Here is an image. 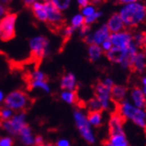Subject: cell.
<instances>
[{"label":"cell","mask_w":146,"mask_h":146,"mask_svg":"<svg viewBox=\"0 0 146 146\" xmlns=\"http://www.w3.org/2000/svg\"><path fill=\"white\" fill-rule=\"evenodd\" d=\"M6 14H7V8L5 6L0 5V16H2V15L5 16Z\"/></svg>","instance_id":"60d3db41"},{"label":"cell","mask_w":146,"mask_h":146,"mask_svg":"<svg viewBox=\"0 0 146 146\" xmlns=\"http://www.w3.org/2000/svg\"><path fill=\"white\" fill-rule=\"evenodd\" d=\"M44 146H45V145H44Z\"/></svg>","instance_id":"681fc988"},{"label":"cell","mask_w":146,"mask_h":146,"mask_svg":"<svg viewBox=\"0 0 146 146\" xmlns=\"http://www.w3.org/2000/svg\"><path fill=\"white\" fill-rule=\"evenodd\" d=\"M124 121L125 119L118 112H113L109 119V132L110 135L124 133Z\"/></svg>","instance_id":"4fadbf2b"},{"label":"cell","mask_w":146,"mask_h":146,"mask_svg":"<svg viewBox=\"0 0 146 146\" xmlns=\"http://www.w3.org/2000/svg\"><path fill=\"white\" fill-rule=\"evenodd\" d=\"M106 26L108 28L109 31L111 33H117L126 30V27L124 25L123 21L119 14V13H112L110 18L108 19Z\"/></svg>","instance_id":"9a60e30c"},{"label":"cell","mask_w":146,"mask_h":146,"mask_svg":"<svg viewBox=\"0 0 146 146\" xmlns=\"http://www.w3.org/2000/svg\"><path fill=\"white\" fill-rule=\"evenodd\" d=\"M0 146H13V140L10 137H3L0 139Z\"/></svg>","instance_id":"e575fe53"},{"label":"cell","mask_w":146,"mask_h":146,"mask_svg":"<svg viewBox=\"0 0 146 146\" xmlns=\"http://www.w3.org/2000/svg\"><path fill=\"white\" fill-rule=\"evenodd\" d=\"M62 99L70 104H76L78 101V96L76 91H63L61 94Z\"/></svg>","instance_id":"cb8c5ba5"},{"label":"cell","mask_w":146,"mask_h":146,"mask_svg":"<svg viewBox=\"0 0 146 146\" xmlns=\"http://www.w3.org/2000/svg\"><path fill=\"white\" fill-rule=\"evenodd\" d=\"M87 120H88L91 127H98L103 123V115L102 111H89L86 116Z\"/></svg>","instance_id":"603a6c76"},{"label":"cell","mask_w":146,"mask_h":146,"mask_svg":"<svg viewBox=\"0 0 146 146\" xmlns=\"http://www.w3.org/2000/svg\"><path fill=\"white\" fill-rule=\"evenodd\" d=\"M109 38L113 47L127 48L133 44V33L128 30H124L117 33H111Z\"/></svg>","instance_id":"ba28073f"},{"label":"cell","mask_w":146,"mask_h":146,"mask_svg":"<svg viewBox=\"0 0 146 146\" xmlns=\"http://www.w3.org/2000/svg\"><path fill=\"white\" fill-rule=\"evenodd\" d=\"M135 72L143 73L146 70V52L139 51L133 58L132 69Z\"/></svg>","instance_id":"2e32d148"},{"label":"cell","mask_w":146,"mask_h":146,"mask_svg":"<svg viewBox=\"0 0 146 146\" xmlns=\"http://www.w3.org/2000/svg\"><path fill=\"white\" fill-rule=\"evenodd\" d=\"M54 4H55V5H56V7L58 9H59L61 12L62 11V10H65V9H67L68 7H69V5H70V1H54Z\"/></svg>","instance_id":"d6a6232c"},{"label":"cell","mask_w":146,"mask_h":146,"mask_svg":"<svg viewBox=\"0 0 146 146\" xmlns=\"http://www.w3.org/2000/svg\"><path fill=\"white\" fill-rule=\"evenodd\" d=\"M111 88L105 86L103 82L100 81L94 87V94L96 98L99 101L101 108L104 111H108L111 109L113 101L111 99Z\"/></svg>","instance_id":"52a82bcc"},{"label":"cell","mask_w":146,"mask_h":146,"mask_svg":"<svg viewBox=\"0 0 146 146\" xmlns=\"http://www.w3.org/2000/svg\"><path fill=\"white\" fill-rule=\"evenodd\" d=\"M143 47L146 48V31L143 32Z\"/></svg>","instance_id":"7bdbcfd3"},{"label":"cell","mask_w":146,"mask_h":146,"mask_svg":"<svg viewBox=\"0 0 146 146\" xmlns=\"http://www.w3.org/2000/svg\"><path fill=\"white\" fill-rule=\"evenodd\" d=\"M45 146H55V144H54L52 143H48L45 144Z\"/></svg>","instance_id":"f6af8a7d"},{"label":"cell","mask_w":146,"mask_h":146,"mask_svg":"<svg viewBox=\"0 0 146 146\" xmlns=\"http://www.w3.org/2000/svg\"><path fill=\"white\" fill-rule=\"evenodd\" d=\"M90 30H91V27L89 25L85 24V25H83L81 28H80V34H81L82 36H84V38H85L86 36H87L89 34Z\"/></svg>","instance_id":"8d00e7d4"},{"label":"cell","mask_w":146,"mask_h":146,"mask_svg":"<svg viewBox=\"0 0 146 146\" xmlns=\"http://www.w3.org/2000/svg\"><path fill=\"white\" fill-rule=\"evenodd\" d=\"M102 82H103L105 86H107L108 87H111V88H112V86H114V82L111 78H105Z\"/></svg>","instance_id":"74e56055"},{"label":"cell","mask_w":146,"mask_h":146,"mask_svg":"<svg viewBox=\"0 0 146 146\" xmlns=\"http://www.w3.org/2000/svg\"><path fill=\"white\" fill-rule=\"evenodd\" d=\"M33 87H40V88L49 91V87L47 86V83L46 82H41V81H30V89L33 88Z\"/></svg>","instance_id":"4dcf8cb0"},{"label":"cell","mask_w":146,"mask_h":146,"mask_svg":"<svg viewBox=\"0 0 146 146\" xmlns=\"http://www.w3.org/2000/svg\"><path fill=\"white\" fill-rule=\"evenodd\" d=\"M19 135L21 136V140L25 145H31L34 143V138L32 136V131L31 127L27 123L21 127Z\"/></svg>","instance_id":"44dd1931"},{"label":"cell","mask_w":146,"mask_h":146,"mask_svg":"<svg viewBox=\"0 0 146 146\" xmlns=\"http://www.w3.org/2000/svg\"><path fill=\"white\" fill-rule=\"evenodd\" d=\"M130 103L137 108L145 109L146 108V96L140 87H134L129 93Z\"/></svg>","instance_id":"5bb4252c"},{"label":"cell","mask_w":146,"mask_h":146,"mask_svg":"<svg viewBox=\"0 0 146 146\" xmlns=\"http://www.w3.org/2000/svg\"><path fill=\"white\" fill-rule=\"evenodd\" d=\"M142 90H143V94H144V96H146V87H145V86H143V88H142Z\"/></svg>","instance_id":"bcb514c9"},{"label":"cell","mask_w":146,"mask_h":146,"mask_svg":"<svg viewBox=\"0 0 146 146\" xmlns=\"http://www.w3.org/2000/svg\"><path fill=\"white\" fill-rule=\"evenodd\" d=\"M16 13H7L0 21V39L9 41L15 36Z\"/></svg>","instance_id":"8992f818"},{"label":"cell","mask_w":146,"mask_h":146,"mask_svg":"<svg viewBox=\"0 0 146 146\" xmlns=\"http://www.w3.org/2000/svg\"><path fill=\"white\" fill-rule=\"evenodd\" d=\"M3 100V93L0 91V102Z\"/></svg>","instance_id":"7dc6e473"},{"label":"cell","mask_w":146,"mask_h":146,"mask_svg":"<svg viewBox=\"0 0 146 146\" xmlns=\"http://www.w3.org/2000/svg\"><path fill=\"white\" fill-rule=\"evenodd\" d=\"M34 144L35 146H44V139L40 135H36L34 138Z\"/></svg>","instance_id":"d590c367"},{"label":"cell","mask_w":146,"mask_h":146,"mask_svg":"<svg viewBox=\"0 0 146 146\" xmlns=\"http://www.w3.org/2000/svg\"><path fill=\"white\" fill-rule=\"evenodd\" d=\"M139 51L140 49L132 44L127 48L112 47L107 53H105V55L110 62L119 64L123 69L127 70L132 69L133 58Z\"/></svg>","instance_id":"7a4b0ae2"},{"label":"cell","mask_w":146,"mask_h":146,"mask_svg":"<svg viewBox=\"0 0 146 146\" xmlns=\"http://www.w3.org/2000/svg\"><path fill=\"white\" fill-rule=\"evenodd\" d=\"M96 11L97 10L96 8V6L92 4H89L88 5H86V7H84V8L81 9V14L85 18H86V17L91 16L92 14H94Z\"/></svg>","instance_id":"f1b7e54d"},{"label":"cell","mask_w":146,"mask_h":146,"mask_svg":"<svg viewBox=\"0 0 146 146\" xmlns=\"http://www.w3.org/2000/svg\"><path fill=\"white\" fill-rule=\"evenodd\" d=\"M107 145L109 146H130L125 133L110 135Z\"/></svg>","instance_id":"ffe728a7"},{"label":"cell","mask_w":146,"mask_h":146,"mask_svg":"<svg viewBox=\"0 0 146 146\" xmlns=\"http://www.w3.org/2000/svg\"><path fill=\"white\" fill-rule=\"evenodd\" d=\"M102 47V49H103L104 53H107L108 51L111 50L113 46H112V44L111 42V40H110V38H108L107 40H105L102 45L100 46Z\"/></svg>","instance_id":"836d02e7"},{"label":"cell","mask_w":146,"mask_h":146,"mask_svg":"<svg viewBox=\"0 0 146 146\" xmlns=\"http://www.w3.org/2000/svg\"><path fill=\"white\" fill-rule=\"evenodd\" d=\"M48 39L45 36H36L31 40L30 45L31 49V56L34 59L41 60L46 53V47L48 46Z\"/></svg>","instance_id":"9c48e42d"},{"label":"cell","mask_w":146,"mask_h":146,"mask_svg":"<svg viewBox=\"0 0 146 146\" xmlns=\"http://www.w3.org/2000/svg\"><path fill=\"white\" fill-rule=\"evenodd\" d=\"M78 4L79 5V8L82 9V8H84V7H86V5H88L90 3H89V1H87V0H78Z\"/></svg>","instance_id":"ab89813d"},{"label":"cell","mask_w":146,"mask_h":146,"mask_svg":"<svg viewBox=\"0 0 146 146\" xmlns=\"http://www.w3.org/2000/svg\"><path fill=\"white\" fill-rule=\"evenodd\" d=\"M142 85H143V86L146 87V76L143 77V78H142Z\"/></svg>","instance_id":"ee69618b"},{"label":"cell","mask_w":146,"mask_h":146,"mask_svg":"<svg viewBox=\"0 0 146 146\" xmlns=\"http://www.w3.org/2000/svg\"><path fill=\"white\" fill-rule=\"evenodd\" d=\"M74 31H75V30L71 26H68V27L65 28L64 36H63V38H64V43H66V41L69 40L71 38V36H72L73 33H74Z\"/></svg>","instance_id":"1f68e13d"},{"label":"cell","mask_w":146,"mask_h":146,"mask_svg":"<svg viewBox=\"0 0 146 146\" xmlns=\"http://www.w3.org/2000/svg\"><path fill=\"white\" fill-rule=\"evenodd\" d=\"M44 4L46 11L47 13L48 21L47 23L53 24V25H58L62 23L63 21V17L62 12L57 8L54 1H46Z\"/></svg>","instance_id":"7c38bea8"},{"label":"cell","mask_w":146,"mask_h":146,"mask_svg":"<svg viewBox=\"0 0 146 146\" xmlns=\"http://www.w3.org/2000/svg\"><path fill=\"white\" fill-rule=\"evenodd\" d=\"M106 146H109V145H107V144H106Z\"/></svg>","instance_id":"c3c4849f"},{"label":"cell","mask_w":146,"mask_h":146,"mask_svg":"<svg viewBox=\"0 0 146 146\" xmlns=\"http://www.w3.org/2000/svg\"><path fill=\"white\" fill-rule=\"evenodd\" d=\"M87 105H88L89 111H102L101 104L96 97L90 99L87 103Z\"/></svg>","instance_id":"83f0119b"},{"label":"cell","mask_w":146,"mask_h":146,"mask_svg":"<svg viewBox=\"0 0 146 146\" xmlns=\"http://www.w3.org/2000/svg\"><path fill=\"white\" fill-rule=\"evenodd\" d=\"M133 44L139 49L143 47V32L136 31L133 33Z\"/></svg>","instance_id":"484cf974"},{"label":"cell","mask_w":146,"mask_h":146,"mask_svg":"<svg viewBox=\"0 0 146 146\" xmlns=\"http://www.w3.org/2000/svg\"><path fill=\"white\" fill-rule=\"evenodd\" d=\"M35 3V1H32V0H27V1H24V5L27 6V7H31L33 5V4Z\"/></svg>","instance_id":"b9f144b4"},{"label":"cell","mask_w":146,"mask_h":146,"mask_svg":"<svg viewBox=\"0 0 146 146\" xmlns=\"http://www.w3.org/2000/svg\"><path fill=\"white\" fill-rule=\"evenodd\" d=\"M111 99L115 103L120 104L121 102L125 101L127 96V88L122 85H114L111 88Z\"/></svg>","instance_id":"e0dca14e"},{"label":"cell","mask_w":146,"mask_h":146,"mask_svg":"<svg viewBox=\"0 0 146 146\" xmlns=\"http://www.w3.org/2000/svg\"><path fill=\"white\" fill-rule=\"evenodd\" d=\"M87 53H88V59L91 62H96L103 55L104 51L100 46L89 45L88 49H87Z\"/></svg>","instance_id":"7402d4cb"},{"label":"cell","mask_w":146,"mask_h":146,"mask_svg":"<svg viewBox=\"0 0 146 146\" xmlns=\"http://www.w3.org/2000/svg\"><path fill=\"white\" fill-rule=\"evenodd\" d=\"M0 21H1V20H0Z\"/></svg>","instance_id":"f907efd6"},{"label":"cell","mask_w":146,"mask_h":146,"mask_svg":"<svg viewBox=\"0 0 146 146\" xmlns=\"http://www.w3.org/2000/svg\"><path fill=\"white\" fill-rule=\"evenodd\" d=\"M124 119L132 121L135 126L146 129V111L143 109L137 108L130 103V101L125 100L119 104V111Z\"/></svg>","instance_id":"3957f363"},{"label":"cell","mask_w":146,"mask_h":146,"mask_svg":"<svg viewBox=\"0 0 146 146\" xmlns=\"http://www.w3.org/2000/svg\"><path fill=\"white\" fill-rule=\"evenodd\" d=\"M55 146H70V142L66 139H61L55 143Z\"/></svg>","instance_id":"f35d334b"},{"label":"cell","mask_w":146,"mask_h":146,"mask_svg":"<svg viewBox=\"0 0 146 146\" xmlns=\"http://www.w3.org/2000/svg\"><path fill=\"white\" fill-rule=\"evenodd\" d=\"M74 119L76 127L79 131V134L83 137V139L88 143H94L96 142V136L92 130V127L87 120L86 116L81 111H75Z\"/></svg>","instance_id":"5b68a950"},{"label":"cell","mask_w":146,"mask_h":146,"mask_svg":"<svg viewBox=\"0 0 146 146\" xmlns=\"http://www.w3.org/2000/svg\"><path fill=\"white\" fill-rule=\"evenodd\" d=\"M102 15H103V13L100 12V11H96L94 14H92L91 16L85 18V24L90 26L91 24H93V23H96V21Z\"/></svg>","instance_id":"f546056e"},{"label":"cell","mask_w":146,"mask_h":146,"mask_svg":"<svg viewBox=\"0 0 146 146\" xmlns=\"http://www.w3.org/2000/svg\"><path fill=\"white\" fill-rule=\"evenodd\" d=\"M24 119H25V112H21L17 116H13V118L10 119L9 120L0 122V126L8 131L9 133L19 135L21 127L25 124Z\"/></svg>","instance_id":"8fae6325"},{"label":"cell","mask_w":146,"mask_h":146,"mask_svg":"<svg viewBox=\"0 0 146 146\" xmlns=\"http://www.w3.org/2000/svg\"><path fill=\"white\" fill-rule=\"evenodd\" d=\"M31 104V98L28 94L20 89L11 92L4 99V104L5 108L11 111L24 112Z\"/></svg>","instance_id":"277c9868"},{"label":"cell","mask_w":146,"mask_h":146,"mask_svg":"<svg viewBox=\"0 0 146 146\" xmlns=\"http://www.w3.org/2000/svg\"><path fill=\"white\" fill-rule=\"evenodd\" d=\"M31 10L34 13V16L38 21L47 23V21H48L47 13L46 11L45 6H44V4L35 1V3L31 6Z\"/></svg>","instance_id":"d6986e66"},{"label":"cell","mask_w":146,"mask_h":146,"mask_svg":"<svg viewBox=\"0 0 146 146\" xmlns=\"http://www.w3.org/2000/svg\"><path fill=\"white\" fill-rule=\"evenodd\" d=\"M110 35H111V32L109 31L106 24H104L99 29H97L94 32L89 33L87 36H86L84 38V40L88 46L89 45L101 46L105 40H107L110 38Z\"/></svg>","instance_id":"30bf717a"},{"label":"cell","mask_w":146,"mask_h":146,"mask_svg":"<svg viewBox=\"0 0 146 146\" xmlns=\"http://www.w3.org/2000/svg\"><path fill=\"white\" fill-rule=\"evenodd\" d=\"M48 76H46V74H44L43 72L36 70L34 73L31 74V81H41V82H48Z\"/></svg>","instance_id":"4316f807"},{"label":"cell","mask_w":146,"mask_h":146,"mask_svg":"<svg viewBox=\"0 0 146 146\" xmlns=\"http://www.w3.org/2000/svg\"><path fill=\"white\" fill-rule=\"evenodd\" d=\"M77 86V80L72 73L62 76L61 80V88L64 91H75Z\"/></svg>","instance_id":"ac0fdd59"},{"label":"cell","mask_w":146,"mask_h":146,"mask_svg":"<svg viewBox=\"0 0 146 146\" xmlns=\"http://www.w3.org/2000/svg\"><path fill=\"white\" fill-rule=\"evenodd\" d=\"M119 14L126 28L132 29L146 21V5L140 1L123 4Z\"/></svg>","instance_id":"6da1fadb"},{"label":"cell","mask_w":146,"mask_h":146,"mask_svg":"<svg viewBox=\"0 0 146 146\" xmlns=\"http://www.w3.org/2000/svg\"><path fill=\"white\" fill-rule=\"evenodd\" d=\"M83 25H85V17L81 13H78L74 15V17L71 20V27L76 30V29H80Z\"/></svg>","instance_id":"d4e9b609"}]
</instances>
